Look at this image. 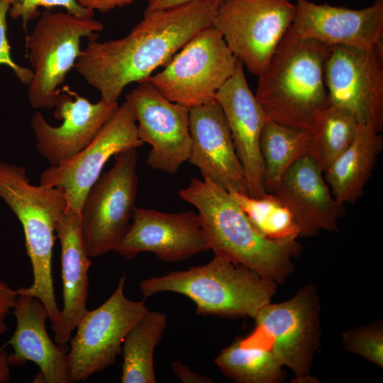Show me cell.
Returning a JSON list of instances; mask_svg holds the SVG:
<instances>
[{"label": "cell", "instance_id": "obj_1", "mask_svg": "<svg viewBox=\"0 0 383 383\" xmlns=\"http://www.w3.org/2000/svg\"><path fill=\"white\" fill-rule=\"evenodd\" d=\"M217 0H192L143 13L124 37L89 40L74 68L101 99L118 103L125 88L149 79L197 33L212 25Z\"/></svg>", "mask_w": 383, "mask_h": 383}, {"label": "cell", "instance_id": "obj_2", "mask_svg": "<svg viewBox=\"0 0 383 383\" xmlns=\"http://www.w3.org/2000/svg\"><path fill=\"white\" fill-rule=\"evenodd\" d=\"M179 195L196 209L214 255L227 257L277 284L292 272L299 244L263 235L228 191L209 178H193Z\"/></svg>", "mask_w": 383, "mask_h": 383}, {"label": "cell", "instance_id": "obj_3", "mask_svg": "<svg viewBox=\"0 0 383 383\" xmlns=\"http://www.w3.org/2000/svg\"><path fill=\"white\" fill-rule=\"evenodd\" d=\"M331 45L287 32L263 72L255 94L267 118L311 131L329 105L324 67Z\"/></svg>", "mask_w": 383, "mask_h": 383}, {"label": "cell", "instance_id": "obj_4", "mask_svg": "<svg viewBox=\"0 0 383 383\" xmlns=\"http://www.w3.org/2000/svg\"><path fill=\"white\" fill-rule=\"evenodd\" d=\"M0 199L20 221L30 258L33 280L18 294L33 296L45 307L53 323L60 313L52 274L56 228L67 207L65 192L57 187L33 185L26 170L0 161Z\"/></svg>", "mask_w": 383, "mask_h": 383}, {"label": "cell", "instance_id": "obj_5", "mask_svg": "<svg viewBox=\"0 0 383 383\" xmlns=\"http://www.w3.org/2000/svg\"><path fill=\"white\" fill-rule=\"evenodd\" d=\"M277 284L227 257L214 255L206 265L145 279L140 290L145 299L165 292L187 296L197 315L254 318L270 302Z\"/></svg>", "mask_w": 383, "mask_h": 383}, {"label": "cell", "instance_id": "obj_6", "mask_svg": "<svg viewBox=\"0 0 383 383\" xmlns=\"http://www.w3.org/2000/svg\"><path fill=\"white\" fill-rule=\"evenodd\" d=\"M104 25L67 12L45 10L26 38L27 56L33 77L28 98L34 109L55 107L62 84L80 55L81 40H96Z\"/></svg>", "mask_w": 383, "mask_h": 383}, {"label": "cell", "instance_id": "obj_7", "mask_svg": "<svg viewBox=\"0 0 383 383\" xmlns=\"http://www.w3.org/2000/svg\"><path fill=\"white\" fill-rule=\"evenodd\" d=\"M319 309L315 287L306 285L287 301L262 306L253 318L255 330L240 342L269 348L282 367L293 371L294 382H317L310 370L318 347Z\"/></svg>", "mask_w": 383, "mask_h": 383}, {"label": "cell", "instance_id": "obj_8", "mask_svg": "<svg viewBox=\"0 0 383 383\" xmlns=\"http://www.w3.org/2000/svg\"><path fill=\"white\" fill-rule=\"evenodd\" d=\"M238 62L211 25L197 33L148 81L168 100L191 109L215 101Z\"/></svg>", "mask_w": 383, "mask_h": 383}, {"label": "cell", "instance_id": "obj_9", "mask_svg": "<svg viewBox=\"0 0 383 383\" xmlns=\"http://www.w3.org/2000/svg\"><path fill=\"white\" fill-rule=\"evenodd\" d=\"M136 150L114 155L113 167L100 175L84 200L79 222L90 257L114 250L129 228L138 192Z\"/></svg>", "mask_w": 383, "mask_h": 383}, {"label": "cell", "instance_id": "obj_10", "mask_svg": "<svg viewBox=\"0 0 383 383\" xmlns=\"http://www.w3.org/2000/svg\"><path fill=\"white\" fill-rule=\"evenodd\" d=\"M295 10L290 0H224L212 26L238 60L259 75L289 29Z\"/></svg>", "mask_w": 383, "mask_h": 383}, {"label": "cell", "instance_id": "obj_11", "mask_svg": "<svg viewBox=\"0 0 383 383\" xmlns=\"http://www.w3.org/2000/svg\"><path fill=\"white\" fill-rule=\"evenodd\" d=\"M123 274L118 285L101 305L83 315L70 340V382L85 381L116 363L123 340L133 326L149 309L142 301L124 294Z\"/></svg>", "mask_w": 383, "mask_h": 383}, {"label": "cell", "instance_id": "obj_12", "mask_svg": "<svg viewBox=\"0 0 383 383\" xmlns=\"http://www.w3.org/2000/svg\"><path fill=\"white\" fill-rule=\"evenodd\" d=\"M329 105L352 113L360 124L383 128V45L374 50L331 45L324 67Z\"/></svg>", "mask_w": 383, "mask_h": 383}, {"label": "cell", "instance_id": "obj_13", "mask_svg": "<svg viewBox=\"0 0 383 383\" xmlns=\"http://www.w3.org/2000/svg\"><path fill=\"white\" fill-rule=\"evenodd\" d=\"M143 145L131 105L125 100L87 146L67 162L45 170L40 184L62 189L68 207L79 214L88 192L109 158Z\"/></svg>", "mask_w": 383, "mask_h": 383}, {"label": "cell", "instance_id": "obj_14", "mask_svg": "<svg viewBox=\"0 0 383 383\" xmlns=\"http://www.w3.org/2000/svg\"><path fill=\"white\" fill-rule=\"evenodd\" d=\"M126 100L131 105L140 140L150 145L148 166L167 174L177 172L189 156V109L168 100L148 80L128 94Z\"/></svg>", "mask_w": 383, "mask_h": 383}, {"label": "cell", "instance_id": "obj_15", "mask_svg": "<svg viewBox=\"0 0 383 383\" xmlns=\"http://www.w3.org/2000/svg\"><path fill=\"white\" fill-rule=\"evenodd\" d=\"M209 250L198 213L135 207L129 228L114 251L127 260L149 252L162 261L177 262Z\"/></svg>", "mask_w": 383, "mask_h": 383}, {"label": "cell", "instance_id": "obj_16", "mask_svg": "<svg viewBox=\"0 0 383 383\" xmlns=\"http://www.w3.org/2000/svg\"><path fill=\"white\" fill-rule=\"evenodd\" d=\"M118 103L100 99L91 103L87 98L62 89L55 105L54 116L62 123L50 125L40 111L31 118L35 146L51 166H59L73 158L96 136L118 109Z\"/></svg>", "mask_w": 383, "mask_h": 383}, {"label": "cell", "instance_id": "obj_17", "mask_svg": "<svg viewBox=\"0 0 383 383\" xmlns=\"http://www.w3.org/2000/svg\"><path fill=\"white\" fill-rule=\"evenodd\" d=\"M292 34L331 45L374 50L383 45V0L351 9L309 0H296Z\"/></svg>", "mask_w": 383, "mask_h": 383}, {"label": "cell", "instance_id": "obj_18", "mask_svg": "<svg viewBox=\"0 0 383 383\" xmlns=\"http://www.w3.org/2000/svg\"><path fill=\"white\" fill-rule=\"evenodd\" d=\"M216 100L228 122L248 194L262 196L267 192L264 185L260 137L267 116L248 84L239 60L233 74L217 91Z\"/></svg>", "mask_w": 383, "mask_h": 383}, {"label": "cell", "instance_id": "obj_19", "mask_svg": "<svg viewBox=\"0 0 383 383\" xmlns=\"http://www.w3.org/2000/svg\"><path fill=\"white\" fill-rule=\"evenodd\" d=\"M189 131L192 143L188 161L199 168L202 177L229 192L248 194L243 168L216 100L189 109Z\"/></svg>", "mask_w": 383, "mask_h": 383}, {"label": "cell", "instance_id": "obj_20", "mask_svg": "<svg viewBox=\"0 0 383 383\" xmlns=\"http://www.w3.org/2000/svg\"><path fill=\"white\" fill-rule=\"evenodd\" d=\"M323 172L309 155L298 159L269 193L292 213L301 236L313 235L321 230L338 231V220L344 204L332 194Z\"/></svg>", "mask_w": 383, "mask_h": 383}, {"label": "cell", "instance_id": "obj_21", "mask_svg": "<svg viewBox=\"0 0 383 383\" xmlns=\"http://www.w3.org/2000/svg\"><path fill=\"white\" fill-rule=\"evenodd\" d=\"M16 321L14 333L6 345L11 366L35 363L40 371L35 382L69 383L70 382L67 345L57 344L46 329L48 311L37 298L18 294L13 309Z\"/></svg>", "mask_w": 383, "mask_h": 383}, {"label": "cell", "instance_id": "obj_22", "mask_svg": "<svg viewBox=\"0 0 383 383\" xmlns=\"http://www.w3.org/2000/svg\"><path fill=\"white\" fill-rule=\"evenodd\" d=\"M61 245L63 306L52 323L54 340L65 345L88 310L89 274L91 265L82 235L79 214L67 207L56 228Z\"/></svg>", "mask_w": 383, "mask_h": 383}, {"label": "cell", "instance_id": "obj_23", "mask_svg": "<svg viewBox=\"0 0 383 383\" xmlns=\"http://www.w3.org/2000/svg\"><path fill=\"white\" fill-rule=\"evenodd\" d=\"M371 126L360 124L350 146L323 172L335 199L353 204L362 196L382 148V137Z\"/></svg>", "mask_w": 383, "mask_h": 383}, {"label": "cell", "instance_id": "obj_24", "mask_svg": "<svg viewBox=\"0 0 383 383\" xmlns=\"http://www.w3.org/2000/svg\"><path fill=\"white\" fill-rule=\"evenodd\" d=\"M167 327L163 312L149 309L133 326L122 345V383H155L153 355Z\"/></svg>", "mask_w": 383, "mask_h": 383}, {"label": "cell", "instance_id": "obj_25", "mask_svg": "<svg viewBox=\"0 0 383 383\" xmlns=\"http://www.w3.org/2000/svg\"><path fill=\"white\" fill-rule=\"evenodd\" d=\"M310 141V131L267 118L260 137V151L264 164V185L267 193L298 159L309 155Z\"/></svg>", "mask_w": 383, "mask_h": 383}, {"label": "cell", "instance_id": "obj_26", "mask_svg": "<svg viewBox=\"0 0 383 383\" xmlns=\"http://www.w3.org/2000/svg\"><path fill=\"white\" fill-rule=\"evenodd\" d=\"M360 123L347 109L328 105L318 116L311 132L309 155L324 172L355 139Z\"/></svg>", "mask_w": 383, "mask_h": 383}, {"label": "cell", "instance_id": "obj_27", "mask_svg": "<svg viewBox=\"0 0 383 383\" xmlns=\"http://www.w3.org/2000/svg\"><path fill=\"white\" fill-rule=\"evenodd\" d=\"M214 363L238 383H274L282 377V366L269 348L243 347L239 338L216 356Z\"/></svg>", "mask_w": 383, "mask_h": 383}, {"label": "cell", "instance_id": "obj_28", "mask_svg": "<svg viewBox=\"0 0 383 383\" xmlns=\"http://www.w3.org/2000/svg\"><path fill=\"white\" fill-rule=\"evenodd\" d=\"M253 226L265 237L277 240H294L301 229L290 210L271 193L254 197L230 192Z\"/></svg>", "mask_w": 383, "mask_h": 383}, {"label": "cell", "instance_id": "obj_29", "mask_svg": "<svg viewBox=\"0 0 383 383\" xmlns=\"http://www.w3.org/2000/svg\"><path fill=\"white\" fill-rule=\"evenodd\" d=\"M345 349L372 363L383 366V328L380 321L345 331L343 334Z\"/></svg>", "mask_w": 383, "mask_h": 383}, {"label": "cell", "instance_id": "obj_30", "mask_svg": "<svg viewBox=\"0 0 383 383\" xmlns=\"http://www.w3.org/2000/svg\"><path fill=\"white\" fill-rule=\"evenodd\" d=\"M9 4V15L13 19H21L22 25L27 30L30 21L38 18L41 12L40 8L50 10L53 7H62L66 12L81 18H94V11L80 6L77 0H6Z\"/></svg>", "mask_w": 383, "mask_h": 383}, {"label": "cell", "instance_id": "obj_31", "mask_svg": "<svg viewBox=\"0 0 383 383\" xmlns=\"http://www.w3.org/2000/svg\"><path fill=\"white\" fill-rule=\"evenodd\" d=\"M10 4L6 0H0V65L10 67L19 81L28 86L32 81V69L17 64L11 56V46L7 37V15Z\"/></svg>", "mask_w": 383, "mask_h": 383}, {"label": "cell", "instance_id": "obj_32", "mask_svg": "<svg viewBox=\"0 0 383 383\" xmlns=\"http://www.w3.org/2000/svg\"><path fill=\"white\" fill-rule=\"evenodd\" d=\"M17 296V289H13L0 279V335L5 333L8 329L6 318L13 311Z\"/></svg>", "mask_w": 383, "mask_h": 383}, {"label": "cell", "instance_id": "obj_33", "mask_svg": "<svg viewBox=\"0 0 383 383\" xmlns=\"http://www.w3.org/2000/svg\"><path fill=\"white\" fill-rule=\"evenodd\" d=\"M174 374L184 383H211L209 377L196 373L180 361H174L171 365Z\"/></svg>", "mask_w": 383, "mask_h": 383}, {"label": "cell", "instance_id": "obj_34", "mask_svg": "<svg viewBox=\"0 0 383 383\" xmlns=\"http://www.w3.org/2000/svg\"><path fill=\"white\" fill-rule=\"evenodd\" d=\"M84 8L101 12H108L132 4L134 0H77Z\"/></svg>", "mask_w": 383, "mask_h": 383}, {"label": "cell", "instance_id": "obj_35", "mask_svg": "<svg viewBox=\"0 0 383 383\" xmlns=\"http://www.w3.org/2000/svg\"><path fill=\"white\" fill-rule=\"evenodd\" d=\"M192 0H148V5L144 13H148L156 11L163 10L174 7ZM224 0H217L218 4Z\"/></svg>", "mask_w": 383, "mask_h": 383}, {"label": "cell", "instance_id": "obj_36", "mask_svg": "<svg viewBox=\"0 0 383 383\" xmlns=\"http://www.w3.org/2000/svg\"><path fill=\"white\" fill-rule=\"evenodd\" d=\"M6 346L0 347V383H7L11 379V363Z\"/></svg>", "mask_w": 383, "mask_h": 383}]
</instances>
